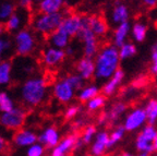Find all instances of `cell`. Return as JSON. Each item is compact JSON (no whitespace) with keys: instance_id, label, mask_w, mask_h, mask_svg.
Wrapping results in <instances>:
<instances>
[{"instance_id":"cell-36","label":"cell","mask_w":157,"mask_h":156,"mask_svg":"<svg viewBox=\"0 0 157 156\" xmlns=\"http://www.w3.org/2000/svg\"><path fill=\"white\" fill-rule=\"evenodd\" d=\"M45 146L42 143L36 142L26 149V156H44Z\"/></svg>"},{"instance_id":"cell-1","label":"cell","mask_w":157,"mask_h":156,"mask_svg":"<svg viewBox=\"0 0 157 156\" xmlns=\"http://www.w3.org/2000/svg\"><path fill=\"white\" fill-rule=\"evenodd\" d=\"M119 48L115 45H106L101 47L95 56V78L99 81L110 79L120 64Z\"/></svg>"},{"instance_id":"cell-29","label":"cell","mask_w":157,"mask_h":156,"mask_svg":"<svg viewBox=\"0 0 157 156\" xmlns=\"http://www.w3.org/2000/svg\"><path fill=\"white\" fill-rule=\"evenodd\" d=\"M145 112L147 117V123L156 124L157 123V97L152 98L146 103L144 106Z\"/></svg>"},{"instance_id":"cell-31","label":"cell","mask_w":157,"mask_h":156,"mask_svg":"<svg viewBox=\"0 0 157 156\" xmlns=\"http://www.w3.org/2000/svg\"><path fill=\"white\" fill-rule=\"evenodd\" d=\"M15 108L14 100L10 94L5 91L0 92V112H8Z\"/></svg>"},{"instance_id":"cell-39","label":"cell","mask_w":157,"mask_h":156,"mask_svg":"<svg viewBox=\"0 0 157 156\" xmlns=\"http://www.w3.org/2000/svg\"><path fill=\"white\" fill-rule=\"evenodd\" d=\"M8 149H9V143H8L7 139L0 134V154L6 153Z\"/></svg>"},{"instance_id":"cell-27","label":"cell","mask_w":157,"mask_h":156,"mask_svg":"<svg viewBox=\"0 0 157 156\" xmlns=\"http://www.w3.org/2000/svg\"><path fill=\"white\" fill-rule=\"evenodd\" d=\"M15 11V6L11 0H0V23L6 24Z\"/></svg>"},{"instance_id":"cell-46","label":"cell","mask_w":157,"mask_h":156,"mask_svg":"<svg viewBox=\"0 0 157 156\" xmlns=\"http://www.w3.org/2000/svg\"><path fill=\"white\" fill-rule=\"evenodd\" d=\"M120 156H134V155L132 153H130V152H122Z\"/></svg>"},{"instance_id":"cell-3","label":"cell","mask_w":157,"mask_h":156,"mask_svg":"<svg viewBox=\"0 0 157 156\" xmlns=\"http://www.w3.org/2000/svg\"><path fill=\"white\" fill-rule=\"evenodd\" d=\"M68 13L69 12L67 10H63L62 12L58 13L38 12L32 18V27L35 32L49 36L60 27L64 15Z\"/></svg>"},{"instance_id":"cell-11","label":"cell","mask_w":157,"mask_h":156,"mask_svg":"<svg viewBox=\"0 0 157 156\" xmlns=\"http://www.w3.org/2000/svg\"><path fill=\"white\" fill-rule=\"evenodd\" d=\"M67 54L64 49L56 48V47L49 46L44 49L42 55L43 64L48 68H55L63 62Z\"/></svg>"},{"instance_id":"cell-50","label":"cell","mask_w":157,"mask_h":156,"mask_svg":"<svg viewBox=\"0 0 157 156\" xmlns=\"http://www.w3.org/2000/svg\"><path fill=\"white\" fill-rule=\"evenodd\" d=\"M155 91H156V93H157V85H156V88H155Z\"/></svg>"},{"instance_id":"cell-30","label":"cell","mask_w":157,"mask_h":156,"mask_svg":"<svg viewBox=\"0 0 157 156\" xmlns=\"http://www.w3.org/2000/svg\"><path fill=\"white\" fill-rule=\"evenodd\" d=\"M125 129L123 127V124H118L113 128V132L109 134V142H108V150L113 149V146H116L121 140L123 139L125 134Z\"/></svg>"},{"instance_id":"cell-20","label":"cell","mask_w":157,"mask_h":156,"mask_svg":"<svg viewBox=\"0 0 157 156\" xmlns=\"http://www.w3.org/2000/svg\"><path fill=\"white\" fill-rule=\"evenodd\" d=\"M123 79H124V72L121 69H118L116 71V73L110 79H108L105 82V84H104L103 88H101V92H103L104 95L105 96L113 95L118 91V88L121 86V84L123 82Z\"/></svg>"},{"instance_id":"cell-6","label":"cell","mask_w":157,"mask_h":156,"mask_svg":"<svg viewBox=\"0 0 157 156\" xmlns=\"http://www.w3.org/2000/svg\"><path fill=\"white\" fill-rule=\"evenodd\" d=\"M13 41H14L15 53L19 56H27L32 54V51L36 46V39L34 34L27 29H23L15 33Z\"/></svg>"},{"instance_id":"cell-9","label":"cell","mask_w":157,"mask_h":156,"mask_svg":"<svg viewBox=\"0 0 157 156\" xmlns=\"http://www.w3.org/2000/svg\"><path fill=\"white\" fill-rule=\"evenodd\" d=\"M83 15H80L78 13H68L64 15L59 29L67 33L70 37L78 36L82 26H83Z\"/></svg>"},{"instance_id":"cell-4","label":"cell","mask_w":157,"mask_h":156,"mask_svg":"<svg viewBox=\"0 0 157 156\" xmlns=\"http://www.w3.org/2000/svg\"><path fill=\"white\" fill-rule=\"evenodd\" d=\"M135 147L140 152L153 154L157 153V126L145 124L135 139Z\"/></svg>"},{"instance_id":"cell-43","label":"cell","mask_w":157,"mask_h":156,"mask_svg":"<svg viewBox=\"0 0 157 156\" xmlns=\"http://www.w3.org/2000/svg\"><path fill=\"white\" fill-rule=\"evenodd\" d=\"M83 126H84V120L83 119H78V120H75V121H74L73 128L75 130H78V129H80L81 127H83Z\"/></svg>"},{"instance_id":"cell-51","label":"cell","mask_w":157,"mask_h":156,"mask_svg":"<svg viewBox=\"0 0 157 156\" xmlns=\"http://www.w3.org/2000/svg\"><path fill=\"white\" fill-rule=\"evenodd\" d=\"M156 45H157V44H156Z\"/></svg>"},{"instance_id":"cell-7","label":"cell","mask_w":157,"mask_h":156,"mask_svg":"<svg viewBox=\"0 0 157 156\" xmlns=\"http://www.w3.org/2000/svg\"><path fill=\"white\" fill-rule=\"evenodd\" d=\"M78 38L81 39L82 44H83V53L84 56L88 58H93L97 55L99 51V46H98V37L91 31L88 27L87 20L86 17H84L83 26L81 29V32L78 34Z\"/></svg>"},{"instance_id":"cell-24","label":"cell","mask_w":157,"mask_h":156,"mask_svg":"<svg viewBox=\"0 0 157 156\" xmlns=\"http://www.w3.org/2000/svg\"><path fill=\"white\" fill-rule=\"evenodd\" d=\"M64 5V0H42L38 3V11L42 13L62 12Z\"/></svg>"},{"instance_id":"cell-15","label":"cell","mask_w":157,"mask_h":156,"mask_svg":"<svg viewBox=\"0 0 157 156\" xmlns=\"http://www.w3.org/2000/svg\"><path fill=\"white\" fill-rule=\"evenodd\" d=\"M78 138L80 137L76 133L68 134L67 137L61 139L55 149H52L50 156H68L72 150H75V144Z\"/></svg>"},{"instance_id":"cell-33","label":"cell","mask_w":157,"mask_h":156,"mask_svg":"<svg viewBox=\"0 0 157 156\" xmlns=\"http://www.w3.org/2000/svg\"><path fill=\"white\" fill-rule=\"evenodd\" d=\"M106 104L105 95H97L96 97L92 98L86 103V108L88 111H97L101 108H103Z\"/></svg>"},{"instance_id":"cell-13","label":"cell","mask_w":157,"mask_h":156,"mask_svg":"<svg viewBox=\"0 0 157 156\" xmlns=\"http://www.w3.org/2000/svg\"><path fill=\"white\" fill-rule=\"evenodd\" d=\"M12 143L15 147H29L38 142V135L29 129H20L12 134Z\"/></svg>"},{"instance_id":"cell-48","label":"cell","mask_w":157,"mask_h":156,"mask_svg":"<svg viewBox=\"0 0 157 156\" xmlns=\"http://www.w3.org/2000/svg\"><path fill=\"white\" fill-rule=\"evenodd\" d=\"M33 1H34V2H37V3H39V2H40V1H42V0H33Z\"/></svg>"},{"instance_id":"cell-45","label":"cell","mask_w":157,"mask_h":156,"mask_svg":"<svg viewBox=\"0 0 157 156\" xmlns=\"http://www.w3.org/2000/svg\"><path fill=\"white\" fill-rule=\"evenodd\" d=\"M5 29H6L5 24H1V23H0V36H2V35H3V32H5Z\"/></svg>"},{"instance_id":"cell-18","label":"cell","mask_w":157,"mask_h":156,"mask_svg":"<svg viewBox=\"0 0 157 156\" xmlns=\"http://www.w3.org/2000/svg\"><path fill=\"white\" fill-rule=\"evenodd\" d=\"M108 142H109V133L105 130L97 132L95 139L93 140L90 149L92 156H103L108 150Z\"/></svg>"},{"instance_id":"cell-37","label":"cell","mask_w":157,"mask_h":156,"mask_svg":"<svg viewBox=\"0 0 157 156\" xmlns=\"http://www.w3.org/2000/svg\"><path fill=\"white\" fill-rule=\"evenodd\" d=\"M11 46H12V43L10 41V38L6 36H0V55L3 56L8 53V51L11 49Z\"/></svg>"},{"instance_id":"cell-40","label":"cell","mask_w":157,"mask_h":156,"mask_svg":"<svg viewBox=\"0 0 157 156\" xmlns=\"http://www.w3.org/2000/svg\"><path fill=\"white\" fill-rule=\"evenodd\" d=\"M33 2H34L33 0H17L19 7L21 8V9H25V10H29Z\"/></svg>"},{"instance_id":"cell-28","label":"cell","mask_w":157,"mask_h":156,"mask_svg":"<svg viewBox=\"0 0 157 156\" xmlns=\"http://www.w3.org/2000/svg\"><path fill=\"white\" fill-rule=\"evenodd\" d=\"M147 31H148L147 25L144 22L137 21L133 23V25L131 26V36L136 43H142L146 38Z\"/></svg>"},{"instance_id":"cell-19","label":"cell","mask_w":157,"mask_h":156,"mask_svg":"<svg viewBox=\"0 0 157 156\" xmlns=\"http://www.w3.org/2000/svg\"><path fill=\"white\" fill-rule=\"evenodd\" d=\"M76 73L84 81H90L95 76V60L93 58L83 57L78 61L75 66Z\"/></svg>"},{"instance_id":"cell-5","label":"cell","mask_w":157,"mask_h":156,"mask_svg":"<svg viewBox=\"0 0 157 156\" xmlns=\"http://www.w3.org/2000/svg\"><path fill=\"white\" fill-rule=\"evenodd\" d=\"M25 119L26 114L22 107H15L8 112H0V124L13 133L22 129Z\"/></svg>"},{"instance_id":"cell-16","label":"cell","mask_w":157,"mask_h":156,"mask_svg":"<svg viewBox=\"0 0 157 156\" xmlns=\"http://www.w3.org/2000/svg\"><path fill=\"white\" fill-rule=\"evenodd\" d=\"M60 141H61L60 133L57 130V128L52 127V126L45 128L38 134V142L42 143L45 147H48V149H55Z\"/></svg>"},{"instance_id":"cell-41","label":"cell","mask_w":157,"mask_h":156,"mask_svg":"<svg viewBox=\"0 0 157 156\" xmlns=\"http://www.w3.org/2000/svg\"><path fill=\"white\" fill-rule=\"evenodd\" d=\"M142 1L147 8H154L157 6V0H142Z\"/></svg>"},{"instance_id":"cell-38","label":"cell","mask_w":157,"mask_h":156,"mask_svg":"<svg viewBox=\"0 0 157 156\" xmlns=\"http://www.w3.org/2000/svg\"><path fill=\"white\" fill-rule=\"evenodd\" d=\"M80 111H81V108L78 107V105H70L64 111V118L67 120H71L73 118H75Z\"/></svg>"},{"instance_id":"cell-22","label":"cell","mask_w":157,"mask_h":156,"mask_svg":"<svg viewBox=\"0 0 157 156\" xmlns=\"http://www.w3.org/2000/svg\"><path fill=\"white\" fill-rule=\"evenodd\" d=\"M131 32V24L130 22H124L122 24L118 25L113 31V45H115L117 48H120L123 44L127 43L128 36Z\"/></svg>"},{"instance_id":"cell-44","label":"cell","mask_w":157,"mask_h":156,"mask_svg":"<svg viewBox=\"0 0 157 156\" xmlns=\"http://www.w3.org/2000/svg\"><path fill=\"white\" fill-rule=\"evenodd\" d=\"M64 50H66V54H67V56H73V55H74V53H75V51H74V48L71 46V45H69V46L67 47V48L64 49Z\"/></svg>"},{"instance_id":"cell-34","label":"cell","mask_w":157,"mask_h":156,"mask_svg":"<svg viewBox=\"0 0 157 156\" xmlns=\"http://www.w3.org/2000/svg\"><path fill=\"white\" fill-rule=\"evenodd\" d=\"M96 134H97V129L95 126H86L83 130V133L81 135V139L83 141L84 144H90L93 142V140L95 139Z\"/></svg>"},{"instance_id":"cell-25","label":"cell","mask_w":157,"mask_h":156,"mask_svg":"<svg viewBox=\"0 0 157 156\" xmlns=\"http://www.w3.org/2000/svg\"><path fill=\"white\" fill-rule=\"evenodd\" d=\"M13 67L8 60H2L0 62V86L9 85L12 80Z\"/></svg>"},{"instance_id":"cell-14","label":"cell","mask_w":157,"mask_h":156,"mask_svg":"<svg viewBox=\"0 0 157 156\" xmlns=\"http://www.w3.org/2000/svg\"><path fill=\"white\" fill-rule=\"evenodd\" d=\"M27 20H29V13L27 10L21 9L17 10L13 15L8 20L5 24V27L8 32H19L21 29H23V26L26 24Z\"/></svg>"},{"instance_id":"cell-17","label":"cell","mask_w":157,"mask_h":156,"mask_svg":"<svg viewBox=\"0 0 157 156\" xmlns=\"http://www.w3.org/2000/svg\"><path fill=\"white\" fill-rule=\"evenodd\" d=\"M129 18H130V11H129V8L127 7V5H124L120 0H116L110 12L111 22L118 26L122 23L128 22Z\"/></svg>"},{"instance_id":"cell-26","label":"cell","mask_w":157,"mask_h":156,"mask_svg":"<svg viewBox=\"0 0 157 156\" xmlns=\"http://www.w3.org/2000/svg\"><path fill=\"white\" fill-rule=\"evenodd\" d=\"M97 95H99V88L96 84H85L81 90H78V98L80 102L87 103Z\"/></svg>"},{"instance_id":"cell-49","label":"cell","mask_w":157,"mask_h":156,"mask_svg":"<svg viewBox=\"0 0 157 156\" xmlns=\"http://www.w3.org/2000/svg\"><path fill=\"white\" fill-rule=\"evenodd\" d=\"M1 61H2V56L0 55V62H1Z\"/></svg>"},{"instance_id":"cell-21","label":"cell","mask_w":157,"mask_h":156,"mask_svg":"<svg viewBox=\"0 0 157 156\" xmlns=\"http://www.w3.org/2000/svg\"><path fill=\"white\" fill-rule=\"evenodd\" d=\"M88 27L97 37H104L108 32V24L101 15H88L86 17Z\"/></svg>"},{"instance_id":"cell-42","label":"cell","mask_w":157,"mask_h":156,"mask_svg":"<svg viewBox=\"0 0 157 156\" xmlns=\"http://www.w3.org/2000/svg\"><path fill=\"white\" fill-rule=\"evenodd\" d=\"M150 71H151V73H152L153 76H157V60L156 61H153V62H152Z\"/></svg>"},{"instance_id":"cell-2","label":"cell","mask_w":157,"mask_h":156,"mask_svg":"<svg viewBox=\"0 0 157 156\" xmlns=\"http://www.w3.org/2000/svg\"><path fill=\"white\" fill-rule=\"evenodd\" d=\"M48 85L43 76H32L23 82L20 88V97L26 106L40 105L47 96Z\"/></svg>"},{"instance_id":"cell-32","label":"cell","mask_w":157,"mask_h":156,"mask_svg":"<svg viewBox=\"0 0 157 156\" xmlns=\"http://www.w3.org/2000/svg\"><path fill=\"white\" fill-rule=\"evenodd\" d=\"M136 55V47L132 43H125L119 48V56L121 60H128Z\"/></svg>"},{"instance_id":"cell-12","label":"cell","mask_w":157,"mask_h":156,"mask_svg":"<svg viewBox=\"0 0 157 156\" xmlns=\"http://www.w3.org/2000/svg\"><path fill=\"white\" fill-rule=\"evenodd\" d=\"M128 106L125 103L123 102H116L113 103L110 107L108 108L107 111H105L99 118V123H116L117 121L120 120V118L124 115V112H127Z\"/></svg>"},{"instance_id":"cell-8","label":"cell","mask_w":157,"mask_h":156,"mask_svg":"<svg viewBox=\"0 0 157 156\" xmlns=\"http://www.w3.org/2000/svg\"><path fill=\"white\" fill-rule=\"evenodd\" d=\"M146 122L147 117L144 107H135L128 112L122 124L127 132H133L142 129Z\"/></svg>"},{"instance_id":"cell-47","label":"cell","mask_w":157,"mask_h":156,"mask_svg":"<svg viewBox=\"0 0 157 156\" xmlns=\"http://www.w3.org/2000/svg\"><path fill=\"white\" fill-rule=\"evenodd\" d=\"M151 154H148V153H145V152H140V153L137 154L136 156H150Z\"/></svg>"},{"instance_id":"cell-23","label":"cell","mask_w":157,"mask_h":156,"mask_svg":"<svg viewBox=\"0 0 157 156\" xmlns=\"http://www.w3.org/2000/svg\"><path fill=\"white\" fill-rule=\"evenodd\" d=\"M70 39H71V37L69 36L67 33H64L63 31L58 29L48 36V43L49 46L60 49H66L70 45Z\"/></svg>"},{"instance_id":"cell-10","label":"cell","mask_w":157,"mask_h":156,"mask_svg":"<svg viewBox=\"0 0 157 156\" xmlns=\"http://www.w3.org/2000/svg\"><path fill=\"white\" fill-rule=\"evenodd\" d=\"M52 93L56 99L62 104L70 103L75 96V90L70 85V83L66 80V78L55 83Z\"/></svg>"},{"instance_id":"cell-35","label":"cell","mask_w":157,"mask_h":156,"mask_svg":"<svg viewBox=\"0 0 157 156\" xmlns=\"http://www.w3.org/2000/svg\"><path fill=\"white\" fill-rule=\"evenodd\" d=\"M66 80L70 83V85L74 88V90H81L84 85H85V81L78 76V73L70 74V76H66Z\"/></svg>"}]
</instances>
